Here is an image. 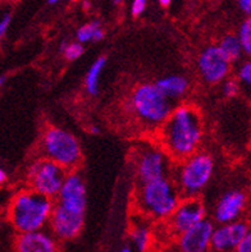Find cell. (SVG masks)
<instances>
[{
  "mask_svg": "<svg viewBox=\"0 0 251 252\" xmlns=\"http://www.w3.org/2000/svg\"><path fill=\"white\" fill-rule=\"evenodd\" d=\"M41 151L45 159L54 161L66 170H73L82 160V150L78 140L71 132L55 126L44 131Z\"/></svg>",
  "mask_w": 251,
  "mask_h": 252,
  "instance_id": "obj_6",
  "label": "cell"
},
{
  "mask_svg": "<svg viewBox=\"0 0 251 252\" xmlns=\"http://www.w3.org/2000/svg\"><path fill=\"white\" fill-rule=\"evenodd\" d=\"M68 170L64 169L63 166L42 158L31 164L27 177L31 189L49 198H54L61 191Z\"/></svg>",
  "mask_w": 251,
  "mask_h": 252,
  "instance_id": "obj_8",
  "label": "cell"
},
{
  "mask_svg": "<svg viewBox=\"0 0 251 252\" xmlns=\"http://www.w3.org/2000/svg\"><path fill=\"white\" fill-rule=\"evenodd\" d=\"M158 134L159 145L172 160L182 161L197 153L203 140V123L197 109L187 104L173 108Z\"/></svg>",
  "mask_w": 251,
  "mask_h": 252,
  "instance_id": "obj_1",
  "label": "cell"
},
{
  "mask_svg": "<svg viewBox=\"0 0 251 252\" xmlns=\"http://www.w3.org/2000/svg\"><path fill=\"white\" fill-rule=\"evenodd\" d=\"M62 208L74 211L78 214H85L87 205V195H86V185L80 173H67L63 186L57 196V202Z\"/></svg>",
  "mask_w": 251,
  "mask_h": 252,
  "instance_id": "obj_12",
  "label": "cell"
},
{
  "mask_svg": "<svg viewBox=\"0 0 251 252\" xmlns=\"http://www.w3.org/2000/svg\"><path fill=\"white\" fill-rule=\"evenodd\" d=\"M159 3L162 4L163 6H168L169 4L172 3V0H159Z\"/></svg>",
  "mask_w": 251,
  "mask_h": 252,
  "instance_id": "obj_33",
  "label": "cell"
},
{
  "mask_svg": "<svg viewBox=\"0 0 251 252\" xmlns=\"http://www.w3.org/2000/svg\"><path fill=\"white\" fill-rule=\"evenodd\" d=\"M118 252H132V251H131L130 247H123V249H121Z\"/></svg>",
  "mask_w": 251,
  "mask_h": 252,
  "instance_id": "obj_34",
  "label": "cell"
},
{
  "mask_svg": "<svg viewBox=\"0 0 251 252\" xmlns=\"http://www.w3.org/2000/svg\"><path fill=\"white\" fill-rule=\"evenodd\" d=\"M61 50L64 54V57H66V59L73 62V61H77V59H80V58L82 57L85 48H83V45L80 44L78 41L62 42Z\"/></svg>",
  "mask_w": 251,
  "mask_h": 252,
  "instance_id": "obj_23",
  "label": "cell"
},
{
  "mask_svg": "<svg viewBox=\"0 0 251 252\" xmlns=\"http://www.w3.org/2000/svg\"><path fill=\"white\" fill-rule=\"evenodd\" d=\"M246 196L241 191H228L219 198L214 209V220L218 224L239 220L245 209Z\"/></svg>",
  "mask_w": 251,
  "mask_h": 252,
  "instance_id": "obj_16",
  "label": "cell"
},
{
  "mask_svg": "<svg viewBox=\"0 0 251 252\" xmlns=\"http://www.w3.org/2000/svg\"><path fill=\"white\" fill-rule=\"evenodd\" d=\"M235 252H251V228H249L248 233L242 238Z\"/></svg>",
  "mask_w": 251,
  "mask_h": 252,
  "instance_id": "obj_27",
  "label": "cell"
},
{
  "mask_svg": "<svg viewBox=\"0 0 251 252\" xmlns=\"http://www.w3.org/2000/svg\"><path fill=\"white\" fill-rule=\"evenodd\" d=\"M113 1H114V4H121L123 0H113Z\"/></svg>",
  "mask_w": 251,
  "mask_h": 252,
  "instance_id": "obj_36",
  "label": "cell"
},
{
  "mask_svg": "<svg viewBox=\"0 0 251 252\" xmlns=\"http://www.w3.org/2000/svg\"><path fill=\"white\" fill-rule=\"evenodd\" d=\"M16 252H59L58 240L51 232L40 229L18 233L14 238Z\"/></svg>",
  "mask_w": 251,
  "mask_h": 252,
  "instance_id": "obj_15",
  "label": "cell"
},
{
  "mask_svg": "<svg viewBox=\"0 0 251 252\" xmlns=\"http://www.w3.org/2000/svg\"><path fill=\"white\" fill-rule=\"evenodd\" d=\"M77 41L80 44H86V42L92 41H102L104 38V30L98 21L85 23L77 30L76 32Z\"/></svg>",
  "mask_w": 251,
  "mask_h": 252,
  "instance_id": "obj_20",
  "label": "cell"
},
{
  "mask_svg": "<svg viewBox=\"0 0 251 252\" xmlns=\"http://www.w3.org/2000/svg\"><path fill=\"white\" fill-rule=\"evenodd\" d=\"M237 81L240 83V87L245 90L251 96V59L241 64V67L239 68V73H237Z\"/></svg>",
  "mask_w": 251,
  "mask_h": 252,
  "instance_id": "obj_24",
  "label": "cell"
},
{
  "mask_svg": "<svg viewBox=\"0 0 251 252\" xmlns=\"http://www.w3.org/2000/svg\"><path fill=\"white\" fill-rule=\"evenodd\" d=\"M85 224V214L62 208L54 202V208L49 219L51 234L61 241L74 240L82 232Z\"/></svg>",
  "mask_w": 251,
  "mask_h": 252,
  "instance_id": "obj_11",
  "label": "cell"
},
{
  "mask_svg": "<svg viewBox=\"0 0 251 252\" xmlns=\"http://www.w3.org/2000/svg\"><path fill=\"white\" fill-rule=\"evenodd\" d=\"M10 22H12V14H10V13H3V14L0 16V41H1L4 36H5L6 31L9 29Z\"/></svg>",
  "mask_w": 251,
  "mask_h": 252,
  "instance_id": "obj_26",
  "label": "cell"
},
{
  "mask_svg": "<svg viewBox=\"0 0 251 252\" xmlns=\"http://www.w3.org/2000/svg\"><path fill=\"white\" fill-rule=\"evenodd\" d=\"M90 131H91V133H94V134L100 133V129H99L98 126H91V129H90Z\"/></svg>",
  "mask_w": 251,
  "mask_h": 252,
  "instance_id": "obj_32",
  "label": "cell"
},
{
  "mask_svg": "<svg viewBox=\"0 0 251 252\" xmlns=\"http://www.w3.org/2000/svg\"><path fill=\"white\" fill-rule=\"evenodd\" d=\"M249 17H250V18H251V16H249Z\"/></svg>",
  "mask_w": 251,
  "mask_h": 252,
  "instance_id": "obj_38",
  "label": "cell"
},
{
  "mask_svg": "<svg viewBox=\"0 0 251 252\" xmlns=\"http://www.w3.org/2000/svg\"><path fill=\"white\" fill-rule=\"evenodd\" d=\"M5 182H6V173L5 170H3L1 168H0V186Z\"/></svg>",
  "mask_w": 251,
  "mask_h": 252,
  "instance_id": "obj_30",
  "label": "cell"
},
{
  "mask_svg": "<svg viewBox=\"0 0 251 252\" xmlns=\"http://www.w3.org/2000/svg\"><path fill=\"white\" fill-rule=\"evenodd\" d=\"M218 48L222 51L223 55L228 59L231 63L232 62L239 61L241 55L244 54L242 53L241 44L239 41V37L237 35H233V33H228L224 37L220 40V42L218 44Z\"/></svg>",
  "mask_w": 251,
  "mask_h": 252,
  "instance_id": "obj_21",
  "label": "cell"
},
{
  "mask_svg": "<svg viewBox=\"0 0 251 252\" xmlns=\"http://www.w3.org/2000/svg\"><path fill=\"white\" fill-rule=\"evenodd\" d=\"M130 236L137 251L140 252H146L149 250L150 245H151V241H153L151 230L145 223L135 224L132 229H131Z\"/></svg>",
  "mask_w": 251,
  "mask_h": 252,
  "instance_id": "obj_19",
  "label": "cell"
},
{
  "mask_svg": "<svg viewBox=\"0 0 251 252\" xmlns=\"http://www.w3.org/2000/svg\"><path fill=\"white\" fill-rule=\"evenodd\" d=\"M240 90H241V87H240V83L237 80L226 78V80L223 81L222 93L226 97H235L240 93Z\"/></svg>",
  "mask_w": 251,
  "mask_h": 252,
  "instance_id": "obj_25",
  "label": "cell"
},
{
  "mask_svg": "<svg viewBox=\"0 0 251 252\" xmlns=\"http://www.w3.org/2000/svg\"><path fill=\"white\" fill-rule=\"evenodd\" d=\"M214 225L207 218L195 224L183 233L178 234L176 240V252H212L210 238Z\"/></svg>",
  "mask_w": 251,
  "mask_h": 252,
  "instance_id": "obj_13",
  "label": "cell"
},
{
  "mask_svg": "<svg viewBox=\"0 0 251 252\" xmlns=\"http://www.w3.org/2000/svg\"><path fill=\"white\" fill-rule=\"evenodd\" d=\"M0 230H1V223H0Z\"/></svg>",
  "mask_w": 251,
  "mask_h": 252,
  "instance_id": "obj_37",
  "label": "cell"
},
{
  "mask_svg": "<svg viewBox=\"0 0 251 252\" xmlns=\"http://www.w3.org/2000/svg\"><path fill=\"white\" fill-rule=\"evenodd\" d=\"M146 8V0H134L131 5V13L134 17L141 16Z\"/></svg>",
  "mask_w": 251,
  "mask_h": 252,
  "instance_id": "obj_28",
  "label": "cell"
},
{
  "mask_svg": "<svg viewBox=\"0 0 251 252\" xmlns=\"http://www.w3.org/2000/svg\"><path fill=\"white\" fill-rule=\"evenodd\" d=\"M239 41L241 44L242 53L251 57V18L249 17L240 26L239 33H237Z\"/></svg>",
  "mask_w": 251,
  "mask_h": 252,
  "instance_id": "obj_22",
  "label": "cell"
},
{
  "mask_svg": "<svg viewBox=\"0 0 251 252\" xmlns=\"http://www.w3.org/2000/svg\"><path fill=\"white\" fill-rule=\"evenodd\" d=\"M53 208V198L31 189H22L10 200L8 219L17 233L44 229L49 224Z\"/></svg>",
  "mask_w": 251,
  "mask_h": 252,
  "instance_id": "obj_2",
  "label": "cell"
},
{
  "mask_svg": "<svg viewBox=\"0 0 251 252\" xmlns=\"http://www.w3.org/2000/svg\"><path fill=\"white\" fill-rule=\"evenodd\" d=\"M205 206L197 197L181 198V201L168 218V228L172 234L178 236L195 224L205 219Z\"/></svg>",
  "mask_w": 251,
  "mask_h": 252,
  "instance_id": "obj_10",
  "label": "cell"
},
{
  "mask_svg": "<svg viewBox=\"0 0 251 252\" xmlns=\"http://www.w3.org/2000/svg\"><path fill=\"white\" fill-rule=\"evenodd\" d=\"M236 1H237L242 12L248 16H251V0H236Z\"/></svg>",
  "mask_w": 251,
  "mask_h": 252,
  "instance_id": "obj_29",
  "label": "cell"
},
{
  "mask_svg": "<svg viewBox=\"0 0 251 252\" xmlns=\"http://www.w3.org/2000/svg\"><path fill=\"white\" fill-rule=\"evenodd\" d=\"M107 64V58L99 57L94 63L91 64L90 69L87 70L85 80L86 91L92 96H96L99 93V81H100V74Z\"/></svg>",
  "mask_w": 251,
  "mask_h": 252,
  "instance_id": "obj_18",
  "label": "cell"
},
{
  "mask_svg": "<svg viewBox=\"0 0 251 252\" xmlns=\"http://www.w3.org/2000/svg\"><path fill=\"white\" fill-rule=\"evenodd\" d=\"M179 163L173 179L179 195L182 198L197 197L213 176V158L207 153H195Z\"/></svg>",
  "mask_w": 251,
  "mask_h": 252,
  "instance_id": "obj_5",
  "label": "cell"
},
{
  "mask_svg": "<svg viewBox=\"0 0 251 252\" xmlns=\"http://www.w3.org/2000/svg\"><path fill=\"white\" fill-rule=\"evenodd\" d=\"M248 230L249 225L241 220L219 224L218 227H214L210 238V251L235 252Z\"/></svg>",
  "mask_w": 251,
  "mask_h": 252,
  "instance_id": "obj_14",
  "label": "cell"
},
{
  "mask_svg": "<svg viewBox=\"0 0 251 252\" xmlns=\"http://www.w3.org/2000/svg\"><path fill=\"white\" fill-rule=\"evenodd\" d=\"M5 82H6V77L5 76H0V91H1V89L4 87Z\"/></svg>",
  "mask_w": 251,
  "mask_h": 252,
  "instance_id": "obj_31",
  "label": "cell"
},
{
  "mask_svg": "<svg viewBox=\"0 0 251 252\" xmlns=\"http://www.w3.org/2000/svg\"><path fill=\"white\" fill-rule=\"evenodd\" d=\"M197 69L205 82L214 85L223 82L228 77L231 62L223 55L218 45H210L197 58Z\"/></svg>",
  "mask_w": 251,
  "mask_h": 252,
  "instance_id": "obj_9",
  "label": "cell"
},
{
  "mask_svg": "<svg viewBox=\"0 0 251 252\" xmlns=\"http://www.w3.org/2000/svg\"><path fill=\"white\" fill-rule=\"evenodd\" d=\"M173 104L155 83H143L131 94L128 109L143 125L159 128L175 108Z\"/></svg>",
  "mask_w": 251,
  "mask_h": 252,
  "instance_id": "obj_4",
  "label": "cell"
},
{
  "mask_svg": "<svg viewBox=\"0 0 251 252\" xmlns=\"http://www.w3.org/2000/svg\"><path fill=\"white\" fill-rule=\"evenodd\" d=\"M135 172L139 183L167 178L171 174L172 159L160 145H143L135 151Z\"/></svg>",
  "mask_w": 251,
  "mask_h": 252,
  "instance_id": "obj_7",
  "label": "cell"
},
{
  "mask_svg": "<svg viewBox=\"0 0 251 252\" xmlns=\"http://www.w3.org/2000/svg\"><path fill=\"white\" fill-rule=\"evenodd\" d=\"M155 86L162 91L169 100L175 102L176 100L182 99L188 91V81L179 74H171L158 80Z\"/></svg>",
  "mask_w": 251,
  "mask_h": 252,
  "instance_id": "obj_17",
  "label": "cell"
},
{
  "mask_svg": "<svg viewBox=\"0 0 251 252\" xmlns=\"http://www.w3.org/2000/svg\"><path fill=\"white\" fill-rule=\"evenodd\" d=\"M181 195L171 177L139 183L136 189V208L150 219L166 220L181 201Z\"/></svg>",
  "mask_w": 251,
  "mask_h": 252,
  "instance_id": "obj_3",
  "label": "cell"
},
{
  "mask_svg": "<svg viewBox=\"0 0 251 252\" xmlns=\"http://www.w3.org/2000/svg\"><path fill=\"white\" fill-rule=\"evenodd\" d=\"M59 1H62V0H48V3H49V4H51V5H53V4L59 3Z\"/></svg>",
  "mask_w": 251,
  "mask_h": 252,
  "instance_id": "obj_35",
  "label": "cell"
}]
</instances>
